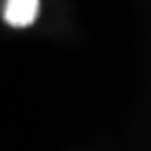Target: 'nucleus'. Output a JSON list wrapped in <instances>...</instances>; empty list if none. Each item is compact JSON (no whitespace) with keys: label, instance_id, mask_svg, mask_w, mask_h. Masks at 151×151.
<instances>
[{"label":"nucleus","instance_id":"obj_1","mask_svg":"<svg viewBox=\"0 0 151 151\" xmlns=\"http://www.w3.org/2000/svg\"><path fill=\"white\" fill-rule=\"evenodd\" d=\"M40 0H5L2 18L11 27H29L38 18Z\"/></svg>","mask_w":151,"mask_h":151}]
</instances>
